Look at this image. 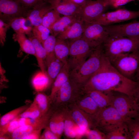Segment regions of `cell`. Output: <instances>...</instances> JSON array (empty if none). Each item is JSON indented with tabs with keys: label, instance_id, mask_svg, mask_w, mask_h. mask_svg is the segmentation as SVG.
<instances>
[{
	"label": "cell",
	"instance_id": "cell-22",
	"mask_svg": "<svg viewBox=\"0 0 139 139\" xmlns=\"http://www.w3.org/2000/svg\"><path fill=\"white\" fill-rule=\"evenodd\" d=\"M28 36V38L31 40L33 45L35 51V57L41 71L47 74L45 64L46 58L45 50L42 43L36 39L32 34Z\"/></svg>",
	"mask_w": 139,
	"mask_h": 139
},
{
	"label": "cell",
	"instance_id": "cell-24",
	"mask_svg": "<svg viewBox=\"0 0 139 139\" xmlns=\"http://www.w3.org/2000/svg\"><path fill=\"white\" fill-rule=\"evenodd\" d=\"M80 16H64L60 17L51 28V34L56 37L70 26Z\"/></svg>",
	"mask_w": 139,
	"mask_h": 139
},
{
	"label": "cell",
	"instance_id": "cell-30",
	"mask_svg": "<svg viewBox=\"0 0 139 139\" xmlns=\"http://www.w3.org/2000/svg\"><path fill=\"white\" fill-rule=\"evenodd\" d=\"M106 134L107 139H131L127 126L124 122Z\"/></svg>",
	"mask_w": 139,
	"mask_h": 139
},
{
	"label": "cell",
	"instance_id": "cell-2",
	"mask_svg": "<svg viewBox=\"0 0 139 139\" xmlns=\"http://www.w3.org/2000/svg\"><path fill=\"white\" fill-rule=\"evenodd\" d=\"M102 44L93 49L85 61L70 71L69 78L82 87L100 66L104 54Z\"/></svg>",
	"mask_w": 139,
	"mask_h": 139
},
{
	"label": "cell",
	"instance_id": "cell-23",
	"mask_svg": "<svg viewBox=\"0 0 139 139\" xmlns=\"http://www.w3.org/2000/svg\"><path fill=\"white\" fill-rule=\"evenodd\" d=\"M45 64L47 68V74L51 85L60 72L64 64L55 56L46 59Z\"/></svg>",
	"mask_w": 139,
	"mask_h": 139
},
{
	"label": "cell",
	"instance_id": "cell-16",
	"mask_svg": "<svg viewBox=\"0 0 139 139\" xmlns=\"http://www.w3.org/2000/svg\"><path fill=\"white\" fill-rule=\"evenodd\" d=\"M53 9L64 16H80L81 7L70 0H48Z\"/></svg>",
	"mask_w": 139,
	"mask_h": 139
},
{
	"label": "cell",
	"instance_id": "cell-6",
	"mask_svg": "<svg viewBox=\"0 0 139 139\" xmlns=\"http://www.w3.org/2000/svg\"><path fill=\"white\" fill-rule=\"evenodd\" d=\"M113 93L111 106L116 110L124 122L138 117L136 107L132 97L120 92L113 91Z\"/></svg>",
	"mask_w": 139,
	"mask_h": 139
},
{
	"label": "cell",
	"instance_id": "cell-11",
	"mask_svg": "<svg viewBox=\"0 0 139 139\" xmlns=\"http://www.w3.org/2000/svg\"><path fill=\"white\" fill-rule=\"evenodd\" d=\"M110 6L107 0H86L81 7L80 16L84 22H91L104 13Z\"/></svg>",
	"mask_w": 139,
	"mask_h": 139
},
{
	"label": "cell",
	"instance_id": "cell-37",
	"mask_svg": "<svg viewBox=\"0 0 139 139\" xmlns=\"http://www.w3.org/2000/svg\"><path fill=\"white\" fill-rule=\"evenodd\" d=\"M125 122L127 126L131 139H139V118H131Z\"/></svg>",
	"mask_w": 139,
	"mask_h": 139
},
{
	"label": "cell",
	"instance_id": "cell-4",
	"mask_svg": "<svg viewBox=\"0 0 139 139\" xmlns=\"http://www.w3.org/2000/svg\"><path fill=\"white\" fill-rule=\"evenodd\" d=\"M109 61L122 75L134 81L139 65V50L119 55Z\"/></svg>",
	"mask_w": 139,
	"mask_h": 139
},
{
	"label": "cell",
	"instance_id": "cell-20",
	"mask_svg": "<svg viewBox=\"0 0 139 139\" xmlns=\"http://www.w3.org/2000/svg\"><path fill=\"white\" fill-rule=\"evenodd\" d=\"M69 68L67 63L64 64L52 84L50 93L49 95L52 103L59 89L69 79Z\"/></svg>",
	"mask_w": 139,
	"mask_h": 139
},
{
	"label": "cell",
	"instance_id": "cell-9",
	"mask_svg": "<svg viewBox=\"0 0 139 139\" xmlns=\"http://www.w3.org/2000/svg\"><path fill=\"white\" fill-rule=\"evenodd\" d=\"M109 36L103 25L96 23L89 22L86 23L82 37L91 47L94 48L103 44Z\"/></svg>",
	"mask_w": 139,
	"mask_h": 139
},
{
	"label": "cell",
	"instance_id": "cell-43",
	"mask_svg": "<svg viewBox=\"0 0 139 139\" xmlns=\"http://www.w3.org/2000/svg\"><path fill=\"white\" fill-rule=\"evenodd\" d=\"M24 8H32L48 0H16Z\"/></svg>",
	"mask_w": 139,
	"mask_h": 139
},
{
	"label": "cell",
	"instance_id": "cell-47",
	"mask_svg": "<svg viewBox=\"0 0 139 139\" xmlns=\"http://www.w3.org/2000/svg\"><path fill=\"white\" fill-rule=\"evenodd\" d=\"M132 97L135 101L137 111L138 117L139 118V85L136 89Z\"/></svg>",
	"mask_w": 139,
	"mask_h": 139
},
{
	"label": "cell",
	"instance_id": "cell-13",
	"mask_svg": "<svg viewBox=\"0 0 139 139\" xmlns=\"http://www.w3.org/2000/svg\"><path fill=\"white\" fill-rule=\"evenodd\" d=\"M109 36L139 38V21L122 24L103 26Z\"/></svg>",
	"mask_w": 139,
	"mask_h": 139
},
{
	"label": "cell",
	"instance_id": "cell-45",
	"mask_svg": "<svg viewBox=\"0 0 139 139\" xmlns=\"http://www.w3.org/2000/svg\"><path fill=\"white\" fill-rule=\"evenodd\" d=\"M42 129L34 130L23 137L22 139H40Z\"/></svg>",
	"mask_w": 139,
	"mask_h": 139
},
{
	"label": "cell",
	"instance_id": "cell-14",
	"mask_svg": "<svg viewBox=\"0 0 139 139\" xmlns=\"http://www.w3.org/2000/svg\"><path fill=\"white\" fill-rule=\"evenodd\" d=\"M24 8L16 0H0V18L9 23L15 18L22 16Z\"/></svg>",
	"mask_w": 139,
	"mask_h": 139
},
{
	"label": "cell",
	"instance_id": "cell-48",
	"mask_svg": "<svg viewBox=\"0 0 139 139\" xmlns=\"http://www.w3.org/2000/svg\"><path fill=\"white\" fill-rule=\"evenodd\" d=\"M76 5L82 7L85 3L86 0H70Z\"/></svg>",
	"mask_w": 139,
	"mask_h": 139
},
{
	"label": "cell",
	"instance_id": "cell-51",
	"mask_svg": "<svg viewBox=\"0 0 139 139\" xmlns=\"http://www.w3.org/2000/svg\"><path fill=\"white\" fill-rule=\"evenodd\" d=\"M139 1V0H138Z\"/></svg>",
	"mask_w": 139,
	"mask_h": 139
},
{
	"label": "cell",
	"instance_id": "cell-49",
	"mask_svg": "<svg viewBox=\"0 0 139 139\" xmlns=\"http://www.w3.org/2000/svg\"><path fill=\"white\" fill-rule=\"evenodd\" d=\"M139 80V65L137 71L135 76L134 81H138Z\"/></svg>",
	"mask_w": 139,
	"mask_h": 139
},
{
	"label": "cell",
	"instance_id": "cell-7",
	"mask_svg": "<svg viewBox=\"0 0 139 139\" xmlns=\"http://www.w3.org/2000/svg\"><path fill=\"white\" fill-rule=\"evenodd\" d=\"M82 88L69 78L59 89L53 103L58 109L67 107L83 94Z\"/></svg>",
	"mask_w": 139,
	"mask_h": 139
},
{
	"label": "cell",
	"instance_id": "cell-38",
	"mask_svg": "<svg viewBox=\"0 0 139 139\" xmlns=\"http://www.w3.org/2000/svg\"><path fill=\"white\" fill-rule=\"evenodd\" d=\"M19 127L17 117L4 125L0 127V136L7 135L11 137V134L13 131Z\"/></svg>",
	"mask_w": 139,
	"mask_h": 139
},
{
	"label": "cell",
	"instance_id": "cell-36",
	"mask_svg": "<svg viewBox=\"0 0 139 139\" xmlns=\"http://www.w3.org/2000/svg\"><path fill=\"white\" fill-rule=\"evenodd\" d=\"M56 40V37L51 34L42 43L46 53V59L55 56L54 49Z\"/></svg>",
	"mask_w": 139,
	"mask_h": 139
},
{
	"label": "cell",
	"instance_id": "cell-31",
	"mask_svg": "<svg viewBox=\"0 0 139 139\" xmlns=\"http://www.w3.org/2000/svg\"><path fill=\"white\" fill-rule=\"evenodd\" d=\"M33 101L39 107L42 116L45 115L50 108L52 103L49 96L42 92H38L35 96Z\"/></svg>",
	"mask_w": 139,
	"mask_h": 139
},
{
	"label": "cell",
	"instance_id": "cell-41",
	"mask_svg": "<svg viewBox=\"0 0 139 139\" xmlns=\"http://www.w3.org/2000/svg\"><path fill=\"white\" fill-rule=\"evenodd\" d=\"M10 27V23H6L0 19V43L3 46L6 41V33Z\"/></svg>",
	"mask_w": 139,
	"mask_h": 139
},
{
	"label": "cell",
	"instance_id": "cell-35",
	"mask_svg": "<svg viewBox=\"0 0 139 139\" xmlns=\"http://www.w3.org/2000/svg\"><path fill=\"white\" fill-rule=\"evenodd\" d=\"M32 32L33 36L42 43L50 35L51 31L48 28L41 24L33 27Z\"/></svg>",
	"mask_w": 139,
	"mask_h": 139
},
{
	"label": "cell",
	"instance_id": "cell-44",
	"mask_svg": "<svg viewBox=\"0 0 139 139\" xmlns=\"http://www.w3.org/2000/svg\"><path fill=\"white\" fill-rule=\"evenodd\" d=\"M40 139H59L56 134L54 133L50 129L48 125L45 128L42 135Z\"/></svg>",
	"mask_w": 139,
	"mask_h": 139
},
{
	"label": "cell",
	"instance_id": "cell-32",
	"mask_svg": "<svg viewBox=\"0 0 139 139\" xmlns=\"http://www.w3.org/2000/svg\"><path fill=\"white\" fill-rule=\"evenodd\" d=\"M42 116L39 107L33 101L30 106L17 117L36 119L39 118Z\"/></svg>",
	"mask_w": 139,
	"mask_h": 139
},
{
	"label": "cell",
	"instance_id": "cell-18",
	"mask_svg": "<svg viewBox=\"0 0 139 139\" xmlns=\"http://www.w3.org/2000/svg\"><path fill=\"white\" fill-rule=\"evenodd\" d=\"M48 2L38 4L30 11L26 18L33 27L41 24L42 19L45 14L48 11L53 9Z\"/></svg>",
	"mask_w": 139,
	"mask_h": 139
},
{
	"label": "cell",
	"instance_id": "cell-1",
	"mask_svg": "<svg viewBox=\"0 0 139 139\" xmlns=\"http://www.w3.org/2000/svg\"><path fill=\"white\" fill-rule=\"evenodd\" d=\"M139 82L126 78L112 65L104 54L100 66L82 88L83 94L93 91H115L132 97Z\"/></svg>",
	"mask_w": 139,
	"mask_h": 139
},
{
	"label": "cell",
	"instance_id": "cell-5",
	"mask_svg": "<svg viewBox=\"0 0 139 139\" xmlns=\"http://www.w3.org/2000/svg\"><path fill=\"white\" fill-rule=\"evenodd\" d=\"M68 42L70 53L67 63L70 71L85 61L94 48L91 47L82 37Z\"/></svg>",
	"mask_w": 139,
	"mask_h": 139
},
{
	"label": "cell",
	"instance_id": "cell-40",
	"mask_svg": "<svg viewBox=\"0 0 139 139\" xmlns=\"http://www.w3.org/2000/svg\"><path fill=\"white\" fill-rule=\"evenodd\" d=\"M59 113L57 128V135L59 139L61 137L64 133L65 117L63 108L58 109Z\"/></svg>",
	"mask_w": 139,
	"mask_h": 139
},
{
	"label": "cell",
	"instance_id": "cell-50",
	"mask_svg": "<svg viewBox=\"0 0 139 139\" xmlns=\"http://www.w3.org/2000/svg\"><path fill=\"white\" fill-rule=\"evenodd\" d=\"M138 81L139 82V80H138Z\"/></svg>",
	"mask_w": 139,
	"mask_h": 139
},
{
	"label": "cell",
	"instance_id": "cell-25",
	"mask_svg": "<svg viewBox=\"0 0 139 139\" xmlns=\"http://www.w3.org/2000/svg\"><path fill=\"white\" fill-rule=\"evenodd\" d=\"M31 83L34 89L38 92L45 91L51 86L47 74L41 71L37 72L33 77Z\"/></svg>",
	"mask_w": 139,
	"mask_h": 139
},
{
	"label": "cell",
	"instance_id": "cell-28",
	"mask_svg": "<svg viewBox=\"0 0 139 139\" xmlns=\"http://www.w3.org/2000/svg\"><path fill=\"white\" fill-rule=\"evenodd\" d=\"M12 38L14 41L18 42L22 51L35 57V51L33 44L25 34L15 33L13 35Z\"/></svg>",
	"mask_w": 139,
	"mask_h": 139
},
{
	"label": "cell",
	"instance_id": "cell-19",
	"mask_svg": "<svg viewBox=\"0 0 139 139\" xmlns=\"http://www.w3.org/2000/svg\"><path fill=\"white\" fill-rule=\"evenodd\" d=\"M73 103L79 109L92 115H97L101 109L93 99L86 94L81 95Z\"/></svg>",
	"mask_w": 139,
	"mask_h": 139
},
{
	"label": "cell",
	"instance_id": "cell-17",
	"mask_svg": "<svg viewBox=\"0 0 139 139\" xmlns=\"http://www.w3.org/2000/svg\"><path fill=\"white\" fill-rule=\"evenodd\" d=\"M86 23L79 17L70 26L56 37L64 40H74L81 38L84 32Z\"/></svg>",
	"mask_w": 139,
	"mask_h": 139
},
{
	"label": "cell",
	"instance_id": "cell-26",
	"mask_svg": "<svg viewBox=\"0 0 139 139\" xmlns=\"http://www.w3.org/2000/svg\"><path fill=\"white\" fill-rule=\"evenodd\" d=\"M54 53L56 57L63 64L67 63L70 53L68 41L56 38Z\"/></svg>",
	"mask_w": 139,
	"mask_h": 139
},
{
	"label": "cell",
	"instance_id": "cell-33",
	"mask_svg": "<svg viewBox=\"0 0 139 139\" xmlns=\"http://www.w3.org/2000/svg\"><path fill=\"white\" fill-rule=\"evenodd\" d=\"M29 106L24 105L15 109L2 116L0 119V127L17 118Z\"/></svg>",
	"mask_w": 139,
	"mask_h": 139
},
{
	"label": "cell",
	"instance_id": "cell-42",
	"mask_svg": "<svg viewBox=\"0 0 139 139\" xmlns=\"http://www.w3.org/2000/svg\"><path fill=\"white\" fill-rule=\"evenodd\" d=\"M58 113V109L54 112L49 119L48 125L51 131L56 135Z\"/></svg>",
	"mask_w": 139,
	"mask_h": 139
},
{
	"label": "cell",
	"instance_id": "cell-12",
	"mask_svg": "<svg viewBox=\"0 0 139 139\" xmlns=\"http://www.w3.org/2000/svg\"><path fill=\"white\" fill-rule=\"evenodd\" d=\"M67 107L72 118L81 128L86 131L97 127V115L85 112L77 107L73 102L69 104Z\"/></svg>",
	"mask_w": 139,
	"mask_h": 139
},
{
	"label": "cell",
	"instance_id": "cell-46",
	"mask_svg": "<svg viewBox=\"0 0 139 139\" xmlns=\"http://www.w3.org/2000/svg\"><path fill=\"white\" fill-rule=\"evenodd\" d=\"M110 6L115 8L135 0H107Z\"/></svg>",
	"mask_w": 139,
	"mask_h": 139
},
{
	"label": "cell",
	"instance_id": "cell-34",
	"mask_svg": "<svg viewBox=\"0 0 139 139\" xmlns=\"http://www.w3.org/2000/svg\"><path fill=\"white\" fill-rule=\"evenodd\" d=\"M60 17V14L56 11L52 9L44 15L41 24L50 30L52 26Z\"/></svg>",
	"mask_w": 139,
	"mask_h": 139
},
{
	"label": "cell",
	"instance_id": "cell-29",
	"mask_svg": "<svg viewBox=\"0 0 139 139\" xmlns=\"http://www.w3.org/2000/svg\"><path fill=\"white\" fill-rule=\"evenodd\" d=\"M63 108L65 117L64 133L68 138H76V131L78 126L72 118L67 107Z\"/></svg>",
	"mask_w": 139,
	"mask_h": 139
},
{
	"label": "cell",
	"instance_id": "cell-15",
	"mask_svg": "<svg viewBox=\"0 0 139 139\" xmlns=\"http://www.w3.org/2000/svg\"><path fill=\"white\" fill-rule=\"evenodd\" d=\"M54 112V110L50 108L48 112L42 116L37 122L18 127L11 134V138L22 139L23 137L34 130L45 128L48 125L49 119Z\"/></svg>",
	"mask_w": 139,
	"mask_h": 139
},
{
	"label": "cell",
	"instance_id": "cell-27",
	"mask_svg": "<svg viewBox=\"0 0 139 139\" xmlns=\"http://www.w3.org/2000/svg\"><path fill=\"white\" fill-rule=\"evenodd\" d=\"M27 20L23 16L13 19L9 23L15 33H23L29 36L32 34L33 28L27 24Z\"/></svg>",
	"mask_w": 139,
	"mask_h": 139
},
{
	"label": "cell",
	"instance_id": "cell-3",
	"mask_svg": "<svg viewBox=\"0 0 139 139\" xmlns=\"http://www.w3.org/2000/svg\"><path fill=\"white\" fill-rule=\"evenodd\" d=\"M102 45L104 54L110 61L119 55L139 50V38L109 35Z\"/></svg>",
	"mask_w": 139,
	"mask_h": 139
},
{
	"label": "cell",
	"instance_id": "cell-39",
	"mask_svg": "<svg viewBox=\"0 0 139 139\" xmlns=\"http://www.w3.org/2000/svg\"><path fill=\"white\" fill-rule=\"evenodd\" d=\"M84 135L88 139H107L106 134L97 127L87 130Z\"/></svg>",
	"mask_w": 139,
	"mask_h": 139
},
{
	"label": "cell",
	"instance_id": "cell-8",
	"mask_svg": "<svg viewBox=\"0 0 139 139\" xmlns=\"http://www.w3.org/2000/svg\"><path fill=\"white\" fill-rule=\"evenodd\" d=\"M97 118V128L106 134L124 122L117 111L111 106L101 109Z\"/></svg>",
	"mask_w": 139,
	"mask_h": 139
},
{
	"label": "cell",
	"instance_id": "cell-21",
	"mask_svg": "<svg viewBox=\"0 0 139 139\" xmlns=\"http://www.w3.org/2000/svg\"><path fill=\"white\" fill-rule=\"evenodd\" d=\"M84 94L92 97L101 109L111 106L113 95V91H93Z\"/></svg>",
	"mask_w": 139,
	"mask_h": 139
},
{
	"label": "cell",
	"instance_id": "cell-10",
	"mask_svg": "<svg viewBox=\"0 0 139 139\" xmlns=\"http://www.w3.org/2000/svg\"><path fill=\"white\" fill-rule=\"evenodd\" d=\"M139 17V10L134 11L124 9H120L114 11L104 13L90 22L96 23L104 26H107Z\"/></svg>",
	"mask_w": 139,
	"mask_h": 139
}]
</instances>
